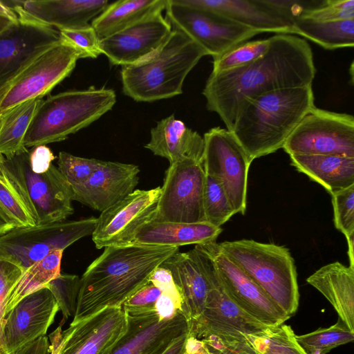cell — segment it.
Wrapping results in <instances>:
<instances>
[{
	"mask_svg": "<svg viewBox=\"0 0 354 354\" xmlns=\"http://www.w3.org/2000/svg\"><path fill=\"white\" fill-rule=\"evenodd\" d=\"M268 50L242 67L211 73L203 91L208 111L216 113L231 131L246 99L286 88L311 86L316 73L310 46L290 34L270 37Z\"/></svg>",
	"mask_w": 354,
	"mask_h": 354,
	"instance_id": "obj_1",
	"label": "cell"
},
{
	"mask_svg": "<svg viewBox=\"0 0 354 354\" xmlns=\"http://www.w3.org/2000/svg\"><path fill=\"white\" fill-rule=\"evenodd\" d=\"M178 252L176 247L122 243L104 248L82 274L75 311L77 324L106 307L122 306L149 283L153 271Z\"/></svg>",
	"mask_w": 354,
	"mask_h": 354,
	"instance_id": "obj_2",
	"label": "cell"
},
{
	"mask_svg": "<svg viewBox=\"0 0 354 354\" xmlns=\"http://www.w3.org/2000/svg\"><path fill=\"white\" fill-rule=\"evenodd\" d=\"M314 100L312 85L274 90L246 99L231 132L253 161L283 148L315 106Z\"/></svg>",
	"mask_w": 354,
	"mask_h": 354,
	"instance_id": "obj_3",
	"label": "cell"
},
{
	"mask_svg": "<svg viewBox=\"0 0 354 354\" xmlns=\"http://www.w3.org/2000/svg\"><path fill=\"white\" fill-rule=\"evenodd\" d=\"M205 55L201 46L172 28L155 54L138 64L121 66L122 91L133 100L144 102L180 95L186 77Z\"/></svg>",
	"mask_w": 354,
	"mask_h": 354,
	"instance_id": "obj_4",
	"label": "cell"
},
{
	"mask_svg": "<svg viewBox=\"0 0 354 354\" xmlns=\"http://www.w3.org/2000/svg\"><path fill=\"white\" fill-rule=\"evenodd\" d=\"M115 102L113 89L94 86L50 95L41 100L23 145L28 149L62 141L98 120Z\"/></svg>",
	"mask_w": 354,
	"mask_h": 354,
	"instance_id": "obj_5",
	"label": "cell"
},
{
	"mask_svg": "<svg viewBox=\"0 0 354 354\" xmlns=\"http://www.w3.org/2000/svg\"><path fill=\"white\" fill-rule=\"evenodd\" d=\"M218 245L289 318L296 313L299 286L295 261L288 248L251 239L225 241Z\"/></svg>",
	"mask_w": 354,
	"mask_h": 354,
	"instance_id": "obj_6",
	"label": "cell"
},
{
	"mask_svg": "<svg viewBox=\"0 0 354 354\" xmlns=\"http://www.w3.org/2000/svg\"><path fill=\"white\" fill-rule=\"evenodd\" d=\"M81 58L77 49L59 39L0 91V117L24 102L41 99L71 75Z\"/></svg>",
	"mask_w": 354,
	"mask_h": 354,
	"instance_id": "obj_7",
	"label": "cell"
},
{
	"mask_svg": "<svg viewBox=\"0 0 354 354\" xmlns=\"http://www.w3.org/2000/svg\"><path fill=\"white\" fill-rule=\"evenodd\" d=\"M97 218L62 221L32 227H17L0 236V254L24 270L56 250H64L92 235Z\"/></svg>",
	"mask_w": 354,
	"mask_h": 354,
	"instance_id": "obj_8",
	"label": "cell"
},
{
	"mask_svg": "<svg viewBox=\"0 0 354 354\" xmlns=\"http://www.w3.org/2000/svg\"><path fill=\"white\" fill-rule=\"evenodd\" d=\"M203 161L186 158L169 164L154 212L149 221L196 223L205 222Z\"/></svg>",
	"mask_w": 354,
	"mask_h": 354,
	"instance_id": "obj_9",
	"label": "cell"
},
{
	"mask_svg": "<svg viewBox=\"0 0 354 354\" xmlns=\"http://www.w3.org/2000/svg\"><path fill=\"white\" fill-rule=\"evenodd\" d=\"M165 18L201 46L208 55L218 57L234 46L261 34L209 10L167 0Z\"/></svg>",
	"mask_w": 354,
	"mask_h": 354,
	"instance_id": "obj_10",
	"label": "cell"
},
{
	"mask_svg": "<svg viewBox=\"0 0 354 354\" xmlns=\"http://www.w3.org/2000/svg\"><path fill=\"white\" fill-rule=\"evenodd\" d=\"M290 155H339L354 157L352 115L313 107L285 142Z\"/></svg>",
	"mask_w": 354,
	"mask_h": 354,
	"instance_id": "obj_11",
	"label": "cell"
},
{
	"mask_svg": "<svg viewBox=\"0 0 354 354\" xmlns=\"http://www.w3.org/2000/svg\"><path fill=\"white\" fill-rule=\"evenodd\" d=\"M29 153L24 148L4 157V163L26 192L36 212L37 225L65 221L74 212L71 186L53 164L44 173H34L30 167Z\"/></svg>",
	"mask_w": 354,
	"mask_h": 354,
	"instance_id": "obj_12",
	"label": "cell"
},
{
	"mask_svg": "<svg viewBox=\"0 0 354 354\" xmlns=\"http://www.w3.org/2000/svg\"><path fill=\"white\" fill-rule=\"evenodd\" d=\"M203 138L205 174L221 182L235 213L244 214L248 176L252 161L232 133L226 128H212Z\"/></svg>",
	"mask_w": 354,
	"mask_h": 354,
	"instance_id": "obj_13",
	"label": "cell"
},
{
	"mask_svg": "<svg viewBox=\"0 0 354 354\" xmlns=\"http://www.w3.org/2000/svg\"><path fill=\"white\" fill-rule=\"evenodd\" d=\"M23 1H13L10 8L16 20L0 32V91L37 56L59 39V31L28 15Z\"/></svg>",
	"mask_w": 354,
	"mask_h": 354,
	"instance_id": "obj_14",
	"label": "cell"
},
{
	"mask_svg": "<svg viewBox=\"0 0 354 354\" xmlns=\"http://www.w3.org/2000/svg\"><path fill=\"white\" fill-rule=\"evenodd\" d=\"M197 245L211 257L225 292L243 310L269 326H279L289 319L248 275L221 251L216 241Z\"/></svg>",
	"mask_w": 354,
	"mask_h": 354,
	"instance_id": "obj_15",
	"label": "cell"
},
{
	"mask_svg": "<svg viewBox=\"0 0 354 354\" xmlns=\"http://www.w3.org/2000/svg\"><path fill=\"white\" fill-rule=\"evenodd\" d=\"M58 310L51 291L46 286L24 297L4 317L0 354H14L44 336Z\"/></svg>",
	"mask_w": 354,
	"mask_h": 354,
	"instance_id": "obj_16",
	"label": "cell"
},
{
	"mask_svg": "<svg viewBox=\"0 0 354 354\" xmlns=\"http://www.w3.org/2000/svg\"><path fill=\"white\" fill-rule=\"evenodd\" d=\"M161 266L168 269L182 297L180 313L190 328L203 312L216 274L211 257L197 245L187 252H177Z\"/></svg>",
	"mask_w": 354,
	"mask_h": 354,
	"instance_id": "obj_17",
	"label": "cell"
},
{
	"mask_svg": "<svg viewBox=\"0 0 354 354\" xmlns=\"http://www.w3.org/2000/svg\"><path fill=\"white\" fill-rule=\"evenodd\" d=\"M272 327L248 315L227 295L216 271L203 312L189 334L198 339L217 336L245 340L246 335L262 334Z\"/></svg>",
	"mask_w": 354,
	"mask_h": 354,
	"instance_id": "obj_18",
	"label": "cell"
},
{
	"mask_svg": "<svg viewBox=\"0 0 354 354\" xmlns=\"http://www.w3.org/2000/svg\"><path fill=\"white\" fill-rule=\"evenodd\" d=\"M126 312L127 331L104 354H162L177 338L189 332L180 313L160 319L156 310Z\"/></svg>",
	"mask_w": 354,
	"mask_h": 354,
	"instance_id": "obj_19",
	"label": "cell"
},
{
	"mask_svg": "<svg viewBox=\"0 0 354 354\" xmlns=\"http://www.w3.org/2000/svg\"><path fill=\"white\" fill-rule=\"evenodd\" d=\"M172 31L162 12L156 13L109 37L100 39V46L111 65L129 66L155 54Z\"/></svg>",
	"mask_w": 354,
	"mask_h": 354,
	"instance_id": "obj_20",
	"label": "cell"
},
{
	"mask_svg": "<svg viewBox=\"0 0 354 354\" xmlns=\"http://www.w3.org/2000/svg\"><path fill=\"white\" fill-rule=\"evenodd\" d=\"M161 187L136 189L101 212L92 239L97 249L124 243L133 231L149 221L154 212Z\"/></svg>",
	"mask_w": 354,
	"mask_h": 354,
	"instance_id": "obj_21",
	"label": "cell"
},
{
	"mask_svg": "<svg viewBox=\"0 0 354 354\" xmlns=\"http://www.w3.org/2000/svg\"><path fill=\"white\" fill-rule=\"evenodd\" d=\"M127 330V313L122 306L106 307L62 330L59 354H104Z\"/></svg>",
	"mask_w": 354,
	"mask_h": 354,
	"instance_id": "obj_22",
	"label": "cell"
},
{
	"mask_svg": "<svg viewBox=\"0 0 354 354\" xmlns=\"http://www.w3.org/2000/svg\"><path fill=\"white\" fill-rule=\"evenodd\" d=\"M139 172L136 165L99 160L90 178L72 190L73 201L102 212L135 190Z\"/></svg>",
	"mask_w": 354,
	"mask_h": 354,
	"instance_id": "obj_23",
	"label": "cell"
},
{
	"mask_svg": "<svg viewBox=\"0 0 354 354\" xmlns=\"http://www.w3.org/2000/svg\"><path fill=\"white\" fill-rule=\"evenodd\" d=\"M184 5L209 10L262 32L293 34L292 21L269 0H178Z\"/></svg>",
	"mask_w": 354,
	"mask_h": 354,
	"instance_id": "obj_24",
	"label": "cell"
},
{
	"mask_svg": "<svg viewBox=\"0 0 354 354\" xmlns=\"http://www.w3.org/2000/svg\"><path fill=\"white\" fill-rule=\"evenodd\" d=\"M222 231L221 227L207 222L182 223L147 221L138 226L124 243L179 248L216 241Z\"/></svg>",
	"mask_w": 354,
	"mask_h": 354,
	"instance_id": "obj_25",
	"label": "cell"
},
{
	"mask_svg": "<svg viewBox=\"0 0 354 354\" xmlns=\"http://www.w3.org/2000/svg\"><path fill=\"white\" fill-rule=\"evenodd\" d=\"M145 147L169 164L186 158L203 161V138L174 115L157 122Z\"/></svg>",
	"mask_w": 354,
	"mask_h": 354,
	"instance_id": "obj_26",
	"label": "cell"
},
{
	"mask_svg": "<svg viewBox=\"0 0 354 354\" xmlns=\"http://www.w3.org/2000/svg\"><path fill=\"white\" fill-rule=\"evenodd\" d=\"M108 5L107 0H28L21 7L36 20L59 30L89 25Z\"/></svg>",
	"mask_w": 354,
	"mask_h": 354,
	"instance_id": "obj_27",
	"label": "cell"
},
{
	"mask_svg": "<svg viewBox=\"0 0 354 354\" xmlns=\"http://www.w3.org/2000/svg\"><path fill=\"white\" fill-rule=\"evenodd\" d=\"M330 303L339 318L354 331V268L336 261L306 279Z\"/></svg>",
	"mask_w": 354,
	"mask_h": 354,
	"instance_id": "obj_28",
	"label": "cell"
},
{
	"mask_svg": "<svg viewBox=\"0 0 354 354\" xmlns=\"http://www.w3.org/2000/svg\"><path fill=\"white\" fill-rule=\"evenodd\" d=\"M291 164L323 186L330 194L354 185V157L339 155H290Z\"/></svg>",
	"mask_w": 354,
	"mask_h": 354,
	"instance_id": "obj_29",
	"label": "cell"
},
{
	"mask_svg": "<svg viewBox=\"0 0 354 354\" xmlns=\"http://www.w3.org/2000/svg\"><path fill=\"white\" fill-rule=\"evenodd\" d=\"M167 0H120L109 4L91 26L100 39L115 34L150 15L162 12Z\"/></svg>",
	"mask_w": 354,
	"mask_h": 354,
	"instance_id": "obj_30",
	"label": "cell"
},
{
	"mask_svg": "<svg viewBox=\"0 0 354 354\" xmlns=\"http://www.w3.org/2000/svg\"><path fill=\"white\" fill-rule=\"evenodd\" d=\"M63 250H56L26 268L5 297L2 316H5L24 297L44 288L61 274Z\"/></svg>",
	"mask_w": 354,
	"mask_h": 354,
	"instance_id": "obj_31",
	"label": "cell"
},
{
	"mask_svg": "<svg viewBox=\"0 0 354 354\" xmlns=\"http://www.w3.org/2000/svg\"><path fill=\"white\" fill-rule=\"evenodd\" d=\"M292 30L328 50L354 45V19L317 21L297 17L292 20Z\"/></svg>",
	"mask_w": 354,
	"mask_h": 354,
	"instance_id": "obj_32",
	"label": "cell"
},
{
	"mask_svg": "<svg viewBox=\"0 0 354 354\" xmlns=\"http://www.w3.org/2000/svg\"><path fill=\"white\" fill-rule=\"evenodd\" d=\"M0 205L16 223L17 227L38 224L36 212L26 192L4 160L0 162Z\"/></svg>",
	"mask_w": 354,
	"mask_h": 354,
	"instance_id": "obj_33",
	"label": "cell"
},
{
	"mask_svg": "<svg viewBox=\"0 0 354 354\" xmlns=\"http://www.w3.org/2000/svg\"><path fill=\"white\" fill-rule=\"evenodd\" d=\"M41 99L24 102L0 117V153L12 156L22 149L23 141Z\"/></svg>",
	"mask_w": 354,
	"mask_h": 354,
	"instance_id": "obj_34",
	"label": "cell"
},
{
	"mask_svg": "<svg viewBox=\"0 0 354 354\" xmlns=\"http://www.w3.org/2000/svg\"><path fill=\"white\" fill-rule=\"evenodd\" d=\"M245 338L258 354H307L297 342L291 327L283 324L262 334L246 335Z\"/></svg>",
	"mask_w": 354,
	"mask_h": 354,
	"instance_id": "obj_35",
	"label": "cell"
},
{
	"mask_svg": "<svg viewBox=\"0 0 354 354\" xmlns=\"http://www.w3.org/2000/svg\"><path fill=\"white\" fill-rule=\"evenodd\" d=\"M301 347L307 353L326 354L333 348L354 340V331L339 319L328 328H319L307 334L296 335Z\"/></svg>",
	"mask_w": 354,
	"mask_h": 354,
	"instance_id": "obj_36",
	"label": "cell"
},
{
	"mask_svg": "<svg viewBox=\"0 0 354 354\" xmlns=\"http://www.w3.org/2000/svg\"><path fill=\"white\" fill-rule=\"evenodd\" d=\"M203 211L205 222L217 227L235 214L221 182L205 174L203 189Z\"/></svg>",
	"mask_w": 354,
	"mask_h": 354,
	"instance_id": "obj_37",
	"label": "cell"
},
{
	"mask_svg": "<svg viewBox=\"0 0 354 354\" xmlns=\"http://www.w3.org/2000/svg\"><path fill=\"white\" fill-rule=\"evenodd\" d=\"M270 37L243 42L223 55L213 58L211 73H219L248 65L261 57L268 50Z\"/></svg>",
	"mask_w": 354,
	"mask_h": 354,
	"instance_id": "obj_38",
	"label": "cell"
},
{
	"mask_svg": "<svg viewBox=\"0 0 354 354\" xmlns=\"http://www.w3.org/2000/svg\"><path fill=\"white\" fill-rule=\"evenodd\" d=\"M99 160L75 156L65 151L58 156L57 168L71 189L83 185L95 170Z\"/></svg>",
	"mask_w": 354,
	"mask_h": 354,
	"instance_id": "obj_39",
	"label": "cell"
},
{
	"mask_svg": "<svg viewBox=\"0 0 354 354\" xmlns=\"http://www.w3.org/2000/svg\"><path fill=\"white\" fill-rule=\"evenodd\" d=\"M80 279L77 275L60 274L45 286L52 292L63 315L64 323L74 315Z\"/></svg>",
	"mask_w": 354,
	"mask_h": 354,
	"instance_id": "obj_40",
	"label": "cell"
},
{
	"mask_svg": "<svg viewBox=\"0 0 354 354\" xmlns=\"http://www.w3.org/2000/svg\"><path fill=\"white\" fill-rule=\"evenodd\" d=\"M335 227L346 237L354 234V185L330 194Z\"/></svg>",
	"mask_w": 354,
	"mask_h": 354,
	"instance_id": "obj_41",
	"label": "cell"
},
{
	"mask_svg": "<svg viewBox=\"0 0 354 354\" xmlns=\"http://www.w3.org/2000/svg\"><path fill=\"white\" fill-rule=\"evenodd\" d=\"M59 31L60 39L77 49L80 53L82 58H97L102 54L100 39L91 24Z\"/></svg>",
	"mask_w": 354,
	"mask_h": 354,
	"instance_id": "obj_42",
	"label": "cell"
},
{
	"mask_svg": "<svg viewBox=\"0 0 354 354\" xmlns=\"http://www.w3.org/2000/svg\"><path fill=\"white\" fill-rule=\"evenodd\" d=\"M299 17L317 21L354 19V0H323L319 7L305 10Z\"/></svg>",
	"mask_w": 354,
	"mask_h": 354,
	"instance_id": "obj_43",
	"label": "cell"
},
{
	"mask_svg": "<svg viewBox=\"0 0 354 354\" xmlns=\"http://www.w3.org/2000/svg\"><path fill=\"white\" fill-rule=\"evenodd\" d=\"M24 270L17 263L0 254V340L4 322L2 311L5 297Z\"/></svg>",
	"mask_w": 354,
	"mask_h": 354,
	"instance_id": "obj_44",
	"label": "cell"
},
{
	"mask_svg": "<svg viewBox=\"0 0 354 354\" xmlns=\"http://www.w3.org/2000/svg\"><path fill=\"white\" fill-rule=\"evenodd\" d=\"M201 339L213 354H258L246 339L217 336H209Z\"/></svg>",
	"mask_w": 354,
	"mask_h": 354,
	"instance_id": "obj_45",
	"label": "cell"
},
{
	"mask_svg": "<svg viewBox=\"0 0 354 354\" xmlns=\"http://www.w3.org/2000/svg\"><path fill=\"white\" fill-rule=\"evenodd\" d=\"M161 295V290L149 283L131 296L122 304L126 311L155 310V304Z\"/></svg>",
	"mask_w": 354,
	"mask_h": 354,
	"instance_id": "obj_46",
	"label": "cell"
},
{
	"mask_svg": "<svg viewBox=\"0 0 354 354\" xmlns=\"http://www.w3.org/2000/svg\"><path fill=\"white\" fill-rule=\"evenodd\" d=\"M149 283L158 287L161 292H167L182 301L180 292L174 281L171 272L168 269L161 266L157 267L150 275Z\"/></svg>",
	"mask_w": 354,
	"mask_h": 354,
	"instance_id": "obj_47",
	"label": "cell"
},
{
	"mask_svg": "<svg viewBox=\"0 0 354 354\" xmlns=\"http://www.w3.org/2000/svg\"><path fill=\"white\" fill-rule=\"evenodd\" d=\"M55 157L49 147L46 145L34 147L29 153L31 170L35 174L47 171Z\"/></svg>",
	"mask_w": 354,
	"mask_h": 354,
	"instance_id": "obj_48",
	"label": "cell"
},
{
	"mask_svg": "<svg viewBox=\"0 0 354 354\" xmlns=\"http://www.w3.org/2000/svg\"><path fill=\"white\" fill-rule=\"evenodd\" d=\"M182 301L167 292L161 295L155 304V310L160 319H171L180 313Z\"/></svg>",
	"mask_w": 354,
	"mask_h": 354,
	"instance_id": "obj_49",
	"label": "cell"
},
{
	"mask_svg": "<svg viewBox=\"0 0 354 354\" xmlns=\"http://www.w3.org/2000/svg\"><path fill=\"white\" fill-rule=\"evenodd\" d=\"M14 354H50L48 337L46 335L40 337Z\"/></svg>",
	"mask_w": 354,
	"mask_h": 354,
	"instance_id": "obj_50",
	"label": "cell"
},
{
	"mask_svg": "<svg viewBox=\"0 0 354 354\" xmlns=\"http://www.w3.org/2000/svg\"><path fill=\"white\" fill-rule=\"evenodd\" d=\"M184 354H213L205 343L201 339L188 335Z\"/></svg>",
	"mask_w": 354,
	"mask_h": 354,
	"instance_id": "obj_51",
	"label": "cell"
},
{
	"mask_svg": "<svg viewBox=\"0 0 354 354\" xmlns=\"http://www.w3.org/2000/svg\"><path fill=\"white\" fill-rule=\"evenodd\" d=\"M62 324L63 323L49 335L50 354H59L62 344Z\"/></svg>",
	"mask_w": 354,
	"mask_h": 354,
	"instance_id": "obj_52",
	"label": "cell"
},
{
	"mask_svg": "<svg viewBox=\"0 0 354 354\" xmlns=\"http://www.w3.org/2000/svg\"><path fill=\"white\" fill-rule=\"evenodd\" d=\"M17 227L16 223L0 205V236Z\"/></svg>",
	"mask_w": 354,
	"mask_h": 354,
	"instance_id": "obj_53",
	"label": "cell"
},
{
	"mask_svg": "<svg viewBox=\"0 0 354 354\" xmlns=\"http://www.w3.org/2000/svg\"><path fill=\"white\" fill-rule=\"evenodd\" d=\"M189 333L177 338L162 354H184Z\"/></svg>",
	"mask_w": 354,
	"mask_h": 354,
	"instance_id": "obj_54",
	"label": "cell"
},
{
	"mask_svg": "<svg viewBox=\"0 0 354 354\" xmlns=\"http://www.w3.org/2000/svg\"><path fill=\"white\" fill-rule=\"evenodd\" d=\"M348 243V254L350 261V266L354 268V254H353V245H354V234L349 236L346 238Z\"/></svg>",
	"mask_w": 354,
	"mask_h": 354,
	"instance_id": "obj_55",
	"label": "cell"
},
{
	"mask_svg": "<svg viewBox=\"0 0 354 354\" xmlns=\"http://www.w3.org/2000/svg\"><path fill=\"white\" fill-rule=\"evenodd\" d=\"M3 160H4V156L0 153V162L3 161Z\"/></svg>",
	"mask_w": 354,
	"mask_h": 354,
	"instance_id": "obj_56",
	"label": "cell"
},
{
	"mask_svg": "<svg viewBox=\"0 0 354 354\" xmlns=\"http://www.w3.org/2000/svg\"><path fill=\"white\" fill-rule=\"evenodd\" d=\"M312 354H322V353H318V352H316V353H312Z\"/></svg>",
	"mask_w": 354,
	"mask_h": 354,
	"instance_id": "obj_57",
	"label": "cell"
}]
</instances>
